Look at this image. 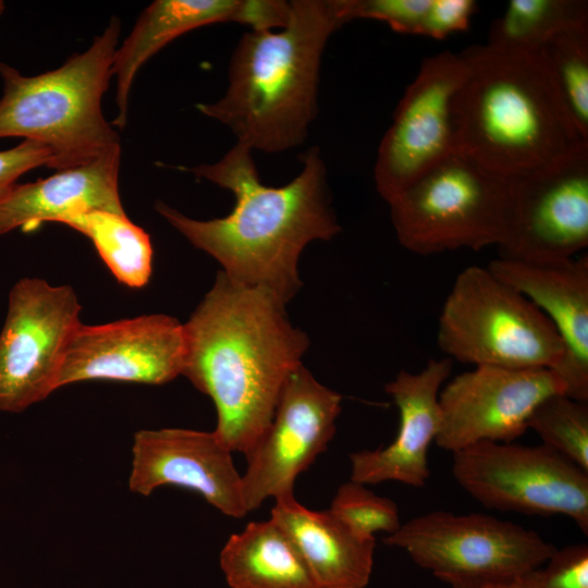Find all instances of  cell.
Returning <instances> with one entry per match:
<instances>
[{"mask_svg": "<svg viewBox=\"0 0 588 588\" xmlns=\"http://www.w3.org/2000/svg\"><path fill=\"white\" fill-rule=\"evenodd\" d=\"M301 160L302 169L291 182L267 186L253 150L236 142L217 162L180 167L230 191L235 205L229 215L196 220L163 201L155 208L189 243L213 257L232 281L266 289L286 304L302 286L297 262L303 249L313 241H330L341 230L320 149L310 147Z\"/></svg>", "mask_w": 588, "mask_h": 588, "instance_id": "6da1fadb", "label": "cell"}, {"mask_svg": "<svg viewBox=\"0 0 588 588\" xmlns=\"http://www.w3.org/2000/svg\"><path fill=\"white\" fill-rule=\"evenodd\" d=\"M272 292L219 271L184 328L182 375L217 409L215 434L246 454L269 426L290 375L309 346Z\"/></svg>", "mask_w": 588, "mask_h": 588, "instance_id": "7a4b0ae2", "label": "cell"}, {"mask_svg": "<svg viewBox=\"0 0 588 588\" xmlns=\"http://www.w3.org/2000/svg\"><path fill=\"white\" fill-rule=\"evenodd\" d=\"M461 56L466 74L452 108L456 154L514 179L588 147L539 51L486 44Z\"/></svg>", "mask_w": 588, "mask_h": 588, "instance_id": "3957f363", "label": "cell"}, {"mask_svg": "<svg viewBox=\"0 0 588 588\" xmlns=\"http://www.w3.org/2000/svg\"><path fill=\"white\" fill-rule=\"evenodd\" d=\"M280 30L245 33L229 65L224 95L198 103L253 151L278 154L302 145L318 112L322 54L347 23L343 0H292Z\"/></svg>", "mask_w": 588, "mask_h": 588, "instance_id": "277c9868", "label": "cell"}, {"mask_svg": "<svg viewBox=\"0 0 588 588\" xmlns=\"http://www.w3.org/2000/svg\"><path fill=\"white\" fill-rule=\"evenodd\" d=\"M121 22L113 16L90 47L60 68L25 76L0 63V138L23 137L46 146L57 171L87 163L120 147L101 108L112 77Z\"/></svg>", "mask_w": 588, "mask_h": 588, "instance_id": "5b68a950", "label": "cell"}, {"mask_svg": "<svg viewBox=\"0 0 588 588\" xmlns=\"http://www.w3.org/2000/svg\"><path fill=\"white\" fill-rule=\"evenodd\" d=\"M437 342L446 357L474 367L553 370L564 355L543 313L479 266L457 274L439 316Z\"/></svg>", "mask_w": 588, "mask_h": 588, "instance_id": "8992f818", "label": "cell"}, {"mask_svg": "<svg viewBox=\"0 0 588 588\" xmlns=\"http://www.w3.org/2000/svg\"><path fill=\"white\" fill-rule=\"evenodd\" d=\"M388 204L400 244L415 254L500 247L509 223L511 181L454 154Z\"/></svg>", "mask_w": 588, "mask_h": 588, "instance_id": "52a82bcc", "label": "cell"}, {"mask_svg": "<svg viewBox=\"0 0 588 588\" xmlns=\"http://www.w3.org/2000/svg\"><path fill=\"white\" fill-rule=\"evenodd\" d=\"M452 588H481L538 569L556 548L534 530L480 513L429 512L383 538Z\"/></svg>", "mask_w": 588, "mask_h": 588, "instance_id": "ba28073f", "label": "cell"}, {"mask_svg": "<svg viewBox=\"0 0 588 588\" xmlns=\"http://www.w3.org/2000/svg\"><path fill=\"white\" fill-rule=\"evenodd\" d=\"M452 454L455 480L483 506L565 515L588 534V473L552 449L485 441Z\"/></svg>", "mask_w": 588, "mask_h": 588, "instance_id": "9c48e42d", "label": "cell"}, {"mask_svg": "<svg viewBox=\"0 0 588 588\" xmlns=\"http://www.w3.org/2000/svg\"><path fill=\"white\" fill-rule=\"evenodd\" d=\"M79 311L70 285L53 286L39 278L13 285L0 332V411L22 412L58 389Z\"/></svg>", "mask_w": 588, "mask_h": 588, "instance_id": "30bf717a", "label": "cell"}, {"mask_svg": "<svg viewBox=\"0 0 588 588\" xmlns=\"http://www.w3.org/2000/svg\"><path fill=\"white\" fill-rule=\"evenodd\" d=\"M342 396L302 364L287 378L272 419L245 454L242 475L247 512L266 499L294 497V482L324 452L335 432Z\"/></svg>", "mask_w": 588, "mask_h": 588, "instance_id": "8fae6325", "label": "cell"}, {"mask_svg": "<svg viewBox=\"0 0 588 588\" xmlns=\"http://www.w3.org/2000/svg\"><path fill=\"white\" fill-rule=\"evenodd\" d=\"M465 74L461 53L442 52L421 63L379 145L373 176L387 203L456 154L452 108Z\"/></svg>", "mask_w": 588, "mask_h": 588, "instance_id": "7c38bea8", "label": "cell"}, {"mask_svg": "<svg viewBox=\"0 0 588 588\" xmlns=\"http://www.w3.org/2000/svg\"><path fill=\"white\" fill-rule=\"evenodd\" d=\"M511 206L500 257L549 262L588 246V147L534 173L510 179Z\"/></svg>", "mask_w": 588, "mask_h": 588, "instance_id": "4fadbf2b", "label": "cell"}, {"mask_svg": "<svg viewBox=\"0 0 588 588\" xmlns=\"http://www.w3.org/2000/svg\"><path fill=\"white\" fill-rule=\"evenodd\" d=\"M559 393L564 384L552 369L475 366L442 387L434 442L452 453L485 441L514 442L537 405Z\"/></svg>", "mask_w": 588, "mask_h": 588, "instance_id": "5bb4252c", "label": "cell"}, {"mask_svg": "<svg viewBox=\"0 0 588 588\" xmlns=\"http://www.w3.org/2000/svg\"><path fill=\"white\" fill-rule=\"evenodd\" d=\"M184 356L183 324L168 315L79 323L66 346L58 389L87 380L163 384L182 375Z\"/></svg>", "mask_w": 588, "mask_h": 588, "instance_id": "9a60e30c", "label": "cell"}, {"mask_svg": "<svg viewBox=\"0 0 588 588\" xmlns=\"http://www.w3.org/2000/svg\"><path fill=\"white\" fill-rule=\"evenodd\" d=\"M132 455L128 488L134 493L149 495L161 486H176L198 492L228 516L248 513L232 452L213 431L143 429L134 434Z\"/></svg>", "mask_w": 588, "mask_h": 588, "instance_id": "2e32d148", "label": "cell"}, {"mask_svg": "<svg viewBox=\"0 0 588 588\" xmlns=\"http://www.w3.org/2000/svg\"><path fill=\"white\" fill-rule=\"evenodd\" d=\"M452 366L449 357L430 359L420 371L401 370L385 384L399 409V431L385 448L350 455L351 480L364 485L399 481L414 488L426 485L429 446L441 429L439 394Z\"/></svg>", "mask_w": 588, "mask_h": 588, "instance_id": "e0dca14e", "label": "cell"}, {"mask_svg": "<svg viewBox=\"0 0 588 588\" xmlns=\"http://www.w3.org/2000/svg\"><path fill=\"white\" fill-rule=\"evenodd\" d=\"M291 4L284 0H156L137 19L128 37L117 48L112 75L117 79V117L112 125L127 121L128 96L139 69L179 36L216 23H238L250 29L286 25Z\"/></svg>", "mask_w": 588, "mask_h": 588, "instance_id": "ac0fdd59", "label": "cell"}, {"mask_svg": "<svg viewBox=\"0 0 588 588\" xmlns=\"http://www.w3.org/2000/svg\"><path fill=\"white\" fill-rule=\"evenodd\" d=\"M493 274L519 291L549 319L564 355L553 371L564 394L588 401V256L531 262L497 258L487 266Z\"/></svg>", "mask_w": 588, "mask_h": 588, "instance_id": "d6986e66", "label": "cell"}, {"mask_svg": "<svg viewBox=\"0 0 588 588\" xmlns=\"http://www.w3.org/2000/svg\"><path fill=\"white\" fill-rule=\"evenodd\" d=\"M121 146L51 176L0 193V235L44 222L62 223L93 210L125 213L119 194Z\"/></svg>", "mask_w": 588, "mask_h": 588, "instance_id": "ffe728a7", "label": "cell"}, {"mask_svg": "<svg viewBox=\"0 0 588 588\" xmlns=\"http://www.w3.org/2000/svg\"><path fill=\"white\" fill-rule=\"evenodd\" d=\"M271 518L291 536L319 588H365L368 585L375 538L358 536L329 510H308L295 497L275 500Z\"/></svg>", "mask_w": 588, "mask_h": 588, "instance_id": "44dd1931", "label": "cell"}, {"mask_svg": "<svg viewBox=\"0 0 588 588\" xmlns=\"http://www.w3.org/2000/svg\"><path fill=\"white\" fill-rule=\"evenodd\" d=\"M220 565L231 588H319L291 536L272 518L232 535Z\"/></svg>", "mask_w": 588, "mask_h": 588, "instance_id": "7402d4cb", "label": "cell"}, {"mask_svg": "<svg viewBox=\"0 0 588 588\" xmlns=\"http://www.w3.org/2000/svg\"><path fill=\"white\" fill-rule=\"evenodd\" d=\"M62 223L91 241L119 282L130 287H142L148 283L154 255L150 237L125 213L93 210Z\"/></svg>", "mask_w": 588, "mask_h": 588, "instance_id": "603a6c76", "label": "cell"}, {"mask_svg": "<svg viewBox=\"0 0 588 588\" xmlns=\"http://www.w3.org/2000/svg\"><path fill=\"white\" fill-rule=\"evenodd\" d=\"M588 23L583 0H511L493 22L489 45L518 51H538L558 33Z\"/></svg>", "mask_w": 588, "mask_h": 588, "instance_id": "cb8c5ba5", "label": "cell"}, {"mask_svg": "<svg viewBox=\"0 0 588 588\" xmlns=\"http://www.w3.org/2000/svg\"><path fill=\"white\" fill-rule=\"evenodd\" d=\"M538 51L569 118L588 139V23L558 33Z\"/></svg>", "mask_w": 588, "mask_h": 588, "instance_id": "d4e9b609", "label": "cell"}, {"mask_svg": "<svg viewBox=\"0 0 588 588\" xmlns=\"http://www.w3.org/2000/svg\"><path fill=\"white\" fill-rule=\"evenodd\" d=\"M527 427L543 445L588 473V405L564 393L544 399L531 413Z\"/></svg>", "mask_w": 588, "mask_h": 588, "instance_id": "484cf974", "label": "cell"}, {"mask_svg": "<svg viewBox=\"0 0 588 588\" xmlns=\"http://www.w3.org/2000/svg\"><path fill=\"white\" fill-rule=\"evenodd\" d=\"M329 511L364 538H375L379 531L392 535L403 524L394 501L353 480L339 487Z\"/></svg>", "mask_w": 588, "mask_h": 588, "instance_id": "4316f807", "label": "cell"}, {"mask_svg": "<svg viewBox=\"0 0 588 588\" xmlns=\"http://www.w3.org/2000/svg\"><path fill=\"white\" fill-rule=\"evenodd\" d=\"M430 0H343L347 23L371 19L387 23L394 32L418 35Z\"/></svg>", "mask_w": 588, "mask_h": 588, "instance_id": "83f0119b", "label": "cell"}, {"mask_svg": "<svg viewBox=\"0 0 588 588\" xmlns=\"http://www.w3.org/2000/svg\"><path fill=\"white\" fill-rule=\"evenodd\" d=\"M542 568L543 588H588V547L556 549Z\"/></svg>", "mask_w": 588, "mask_h": 588, "instance_id": "f1b7e54d", "label": "cell"}, {"mask_svg": "<svg viewBox=\"0 0 588 588\" xmlns=\"http://www.w3.org/2000/svg\"><path fill=\"white\" fill-rule=\"evenodd\" d=\"M476 8L473 0H430L418 35L443 39L453 33L465 30Z\"/></svg>", "mask_w": 588, "mask_h": 588, "instance_id": "f546056e", "label": "cell"}, {"mask_svg": "<svg viewBox=\"0 0 588 588\" xmlns=\"http://www.w3.org/2000/svg\"><path fill=\"white\" fill-rule=\"evenodd\" d=\"M50 150L40 143L24 139L14 148L0 151V193L16 183V180L40 166L50 167Z\"/></svg>", "mask_w": 588, "mask_h": 588, "instance_id": "4dcf8cb0", "label": "cell"}, {"mask_svg": "<svg viewBox=\"0 0 588 588\" xmlns=\"http://www.w3.org/2000/svg\"><path fill=\"white\" fill-rule=\"evenodd\" d=\"M481 588H543L542 568L506 580L491 583Z\"/></svg>", "mask_w": 588, "mask_h": 588, "instance_id": "1f68e13d", "label": "cell"}, {"mask_svg": "<svg viewBox=\"0 0 588 588\" xmlns=\"http://www.w3.org/2000/svg\"><path fill=\"white\" fill-rule=\"evenodd\" d=\"M4 11V2L0 0V15L3 13Z\"/></svg>", "mask_w": 588, "mask_h": 588, "instance_id": "d6a6232c", "label": "cell"}]
</instances>
